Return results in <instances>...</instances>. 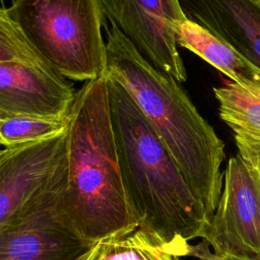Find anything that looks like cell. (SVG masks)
<instances>
[{
	"label": "cell",
	"instance_id": "8",
	"mask_svg": "<svg viewBox=\"0 0 260 260\" xmlns=\"http://www.w3.org/2000/svg\"><path fill=\"white\" fill-rule=\"evenodd\" d=\"M68 176L67 130L0 152V228L7 225Z\"/></svg>",
	"mask_w": 260,
	"mask_h": 260
},
{
	"label": "cell",
	"instance_id": "16",
	"mask_svg": "<svg viewBox=\"0 0 260 260\" xmlns=\"http://www.w3.org/2000/svg\"><path fill=\"white\" fill-rule=\"evenodd\" d=\"M187 256L197 258L199 260H233L230 258L221 257L211 252L209 245L206 241H201L197 245H190Z\"/></svg>",
	"mask_w": 260,
	"mask_h": 260
},
{
	"label": "cell",
	"instance_id": "9",
	"mask_svg": "<svg viewBox=\"0 0 260 260\" xmlns=\"http://www.w3.org/2000/svg\"><path fill=\"white\" fill-rule=\"evenodd\" d=\"M105 16L157 69L177 81L187 71L176 42V27L188 17L180 0H101Z\"/></svg>",
	"mask_w": 260,
	"mask_h": 260
},
{
	"label": "cell",
	"instance_id": "13",
	"mask_svg": "<svg viewBox=\"0 0 260 260\" xmlns=\"http://www.w3.org/2000/svg\"><path fill=\"white\" fill-rule=\"evenodd\" d=\"M70 114V113H69ZM68 117L12 116L0 119V142L4 147L45 140L65 132Z\"/></svg>",
	"mask_w": 260,
	"mask_h": 260
},
{
	"label": "cell",
	"instance_id": "11",
	"mask_svg": "<svg viewBox=\"0 0 260 260\" xmlns=\"http://www.w3.org/2000/svg\"><path fill=\"white\" fill-rule=\"evenodd\" d=\"M220 119L233 130L238 154L260 170V73L213 87Z\"/></svg>",
	"mask_w": 260,
	"mask_h": 260
},
{
	"label": "cell",
	"instance_id": "5",
	"mask_svg": "<svg viewBox=\"0 0 260 260\" xmlns=\"http://www.w3.org/2000/svg\"><path fill=\"white\" fill-rule=\"evenodd\" d=\"M76 93L0 9V119L68 117Z\"/></svg>",
	"mask_w": 260,
	"mask_h": 260
},
{
	"label": "cell",
	"instance_id": "10",
	"mask_svg": "<svg viewBox=\"0 0 260 260\" xmlns=\"http://www.w3.org/2000/svg\"><path fill=\"white\" fill-rule=\"evenodd\" d=\"M187 17L233 48L260 73V5L253 0H180Z\"/></svg>",
	"mask_w": 260,
	"mask_h": 260
},
{
	"label": "cell",
	"instance_id": "15",
	"mask_svg": "<svg viewBox=\"0 0 260 260\" xmlns=\"http://www.w3.org/2000/svg\"><path fill=\"white\" fill-rule=\"evenodd\" d=\"M128 242L135 260H181L170 252L152 234L137 226L128 235Z\"/></svg>",
	"mask_w": 260,
	"mask_h": 260
},
{
	"label": "cell",
	"instance_id": "2",
	"mask_svg": "<svg viewBox=\"0 0 260 260\" xmlns=\"http://www.w3.org/2000/svg\"><path fill=\"white\" fill-rule=\"evenodd\" d=\"M104 26L107 75L133 98L211 219L223 187V141L199 114L179 81L153 66L115 22H105Z\"/></svg>",
	"mask_w": 260,
	"mask_h": 260
},
{
	"label": "cell",
	"instance_id": "14",
	"mask_svg": "<svg viewBox=\"0 0 260 260\" xmlns=\"http://www.w3.org/2000/svg\"><path fill=\"white\" fill-rule=\"evenodd\" d=\"M135 229L112 234L94 242L78 260H135L128 242V235Z\"/></svg>",
	"mask_w": 260,
	"mask_h": 260
},
{
	"label": "cell",
	"instance_id": "7",
	"mask_svg": "<svg viewBox=\"0 0 260 260\" xmlns=\"http://www.w3.org/2000/svg\"><path fill=\"white\" fill-rule=\"evenodd\" d=\"M67 179L17 218L0 228V260H78L93 243L82 238L64 214Z\"/></svg>",
	"mask_w": 260,
	"mask_h": 260
},
{
	"label": "cell",
	"instance_id": "3",
	"mask_svg": "<svg viewBox=\"0 0 260 260\" xmlns=\"http://www.w3.org/2000/svg\"><path fill=\"white\" fill-rule=\"evenodd\" d=\"M67 149L62 206L71 226L90 243L137 228L120 170L107 75L86 81L76 92L69 114Z\"/></svg>",
	"mask_w": 260,
	"mask_h": 260
},
{
	"label": "cell",
	"instance_id": "1",
	"mask_svg": "<svg viewBox=\"0 0 260 260\" xmlns=\"http://www.w3.org/2000/svg\"><path fill=\"white\" fill-rule=\"evenodd\" d=\"M107 79L120 170L138 226L170 252L186 257L189 242L202 238L210 219L133 98L116 80Z\"/></svg>",
	"mask_w": 260,
	"mask_h": 260
},
{
	"label": "cell",
	"instance_id": "4",
	"mask_svg": "<svg viewBox=\"0 0 260 260\" xmlns=\"http://www.w3.org/2000/svg\"><path fill=\"white\" fill-rule=\"evenodd\" d=\"M5 11L65 78L88 81L107 74L101 0H10Z\"/></svg>",
	"mask_w": 260,
	"mask_h": 260
},
{
	"label": "cell",
	"instance_id": "12",
	"mask_svg": "<svg viewBox=\"0 0 260 260\" xmlns=\"http://www.w3.org/2000/svg\"><path fill=\"white\" fill-rule=\"evenodd\" d=\"M175 31L178 47L198 55L232 81L259 73L226 43L189 18L177 25Z\"/></svg>",
	"mask_w": 260,
	"mask_h": 260
},
{
	"label": "cell",
	"instance_id": "17",
	"mask_svg": "<svg viewBox=\"0 0 260 260\" xmlns=\"http://www.w3.org/2000/svg\"><path fill=\"white\" fill-rule=\"evenodd\" d=\"M254 2H256V3H258L259 5H260V0H253Z\"/></svg>",
	"mask_w": 260,
	"mask_h": 260
},
{
	"label": "cell",
	"instance_id": "6",
	"mask_svg": "<svg viewBox=\"0 0 260 260\" xmlns=\"http://www.w3.org/2000/svg\"><path fill=\"white\" fill-rule=\"evenodd\" d=\"M202 239L233 260H260V170L239 154L223 173V187Z\"/></svg>",
	"mask_w": 260,
	"mask_h": 260
}]
</instances>
